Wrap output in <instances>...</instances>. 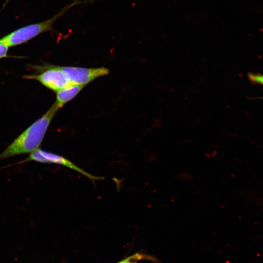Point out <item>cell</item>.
I'll list each match as a JSON object with an SVG mask.
<instances>
[{
    "label": "cell",
    "instance_id": "cell-1",
    "mask_svg": "<svg viewBox=\"0 0 263 263\" xmlns=\"http://www.w3.org/2000/svg\"><path fill=\"white\" fill-rule=\"evenodd\" d=\"M59 109L54 103L44 114L27 128L0 154V160L31 153L38 149L52 119Z\"/></svg>",
    "mask_w": 263,
    "mask_h": 263
},
{
    "label": "cell",
    "instance_id": "cell-2",
    "mask_svg": "<svg viewBox=\"0 0 263 263\" xmlns=\"http://www.w3.org/2000/svg\"><path fill=\"white\" fill-rule=\"evenodd\" d=\"M79 3H80L79 0H75L51 18L19 28L1 38L0 41L9 47L25 43L44 32L50 31L53 23L58 18Z\"/></svg>",
    "mask_w": 263,
    "mask_h": 263
},
{
    "label": "cell",
    "instance_id": "cell-3",
    "mask_svg": "<svg viewBox=\"0 0 263 263\" xmlns=\"http://www.w3.org/2000/svg\"><path fill=\"white\" fill-rule=\"evenodd\" d=\"M29 161H34L42 163L56 164L67 167L83 174L93 182L95 180L104 178L90 174L61 155L39 149H38L31 152L29 156L23 162Z\"/></svg>",
    "mask_w": 263,
    "mask_h": 263
},
{
    "label": "cell",
    "instance_id": "cell-4",
    "mask_svg": "<svg viewBox=\"0 0 263 263\" xmlns=\"http://www.w3.org/2000/svg\"><path fill=\"white\" fill-rule=\"evenodd\" d=\"M72 84L86 86L98 77L109 74L105 67L84 68L75 66H59Z\"/></svg>",
    "mask_w": 263,
    "mask_h": 263
},
{
    "label": "cell",
    "instance_id": "cell-5",
    "mask_svg": "<svg viewBox=\"0 0 263 263\" xmlns=\"http://www.w3.org/2000/svg\"><path fill=\"white\" fill-rule=\"evenodd\" d=\"M24 77L37 80L56 92L72 84L59 66H49L39 74L25 75Z\"/></svg>",
    "mask_w": 263,
    "mask_h": 263
},
{
    "label": "cell",
    "instance_id": "cell-6",
    "mask_svg": "<svg viewBox=\"0 0 263 263\" xmlns=\"http://www.w3.org/2000/svg\"><path fill=\"white\" fill-rule=\"evenodd\" d=\"M85 86L71 84L56 92V100L54 103L59 108L73 99Z\"/></svg>",
    "mask_w": 263,
    "mask_h": 263
},
{
    "label": "cell",
    "instance_id": "cell-7",
    "mask_svg": "<svg viewBox=\"0 0 263 263\" xmlns=\"http://www.w3.org/2000/svg\"><path fill=\"white\" fill-rule=\"evenodd\" d=\"M142 260H149L156 263L159 261L156 258L150 255L136 253L121 260L117 263H137L138 261Z\"/></svg>",
    "mask_w": 263,
    "mask_h": 263
},
{
    "label": "cell",
    "instance_id": "cell-8",
    "mask_svg": "<svg viewBox=\"0 0 263 263\" xmlns=\"http://www.w3.org/2000/svg\"><path fill=\"white\" fill-rule=\"evenodd\" d=\"M248 76L251 81L263 85V75L249 74Z\"/></svg>",
    "mask_w": 263,
    "mask_h": 263
},
{
    "label": "cell",
    "instance_id": "cell-9",
    "mask_svg": "<svg viewBox=\"0 0 263 263\" xmlns=\"http://www.w3.org/2000/svg\"><path fill=\"white\" fill-rule=\"evenodd\" d=\"M9 46L0 41V58L7 56Z\"/></svg>",
    "mask_w": 263,
    "mask_h": 263
},
{
    "label": "cell",
    "instance_id": "cell-10",
    "mask_svg": "<svg viewBox=\"0 0 263 263\" xmlns=\"http://www.w3.org/2000/svg\"><path fill=\"white\" fill-rule=\"evenodd\" d=\"M9 0H7V1H8Z\"/></svg>",
    "mask_w": 263,
    "mask_h": 263
}]
</instances>
